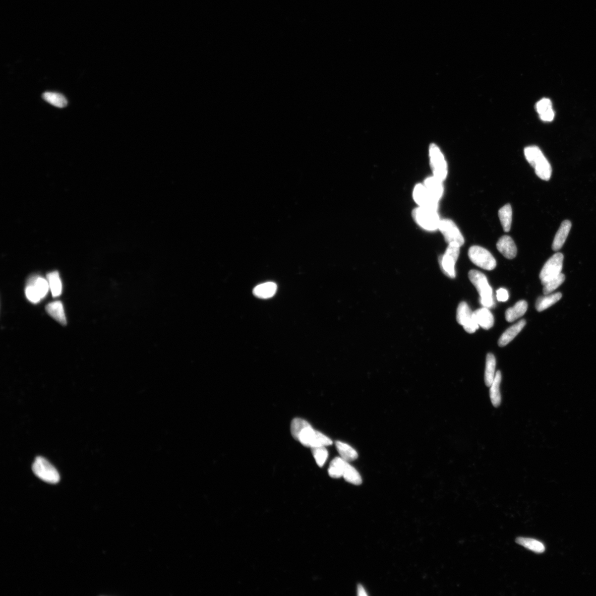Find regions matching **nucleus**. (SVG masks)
Wrapping results in <instances>:
<instances>
[{"instance_id": "f257e3e1", "label": "nucleus", "mask_w": 596, "mask_h": 596, "mask_svg": "<svg viewBox=\"0 0 596 596\" xmlns=\"http://www.w3.org/2000/svg\"><path fill=\"white\" fill-rule=\"evenodd\" d=\"M525 157L529 164L535 170L537 177L544 180H549L552 174V169L549 161L537 146H529L525 149Z\"/></svg>"}, {"instance_id": "f03ea898", "label": "nucleus", "mask_w": 596, "mask_h": 596, "mask_svg": "<svg viewBox=\"0 0 596 596\" xmlns=\"http://www.w3.org/2000/svg\"><path fill=\"white\" fill-rule=\"evenodd\" d=\"M468 276L472 284L476 287L480 295V301L482 306L490 308L494 305L492 288L488 284L486 276L481 272L475 270L470 271Z\"/></svg>"}, {"instance_id": "7ed1b4c3", "label": "nucleus", "mask_w": 596, "mask_h": 596, "mask_svg": "<svg viewBox=\"0 0 596 596\" xmlns=\"http://www.w3.org/2000/svg\"><path fill=\"white\" fill-rule=\"evenodd\" d=\"M412 217L418 226L428 232L438 229L441 219L437 210L418 207L412 212Z\"/></svg>"}, {"instance_id": "20e7f679", "label": "nucleus", "mask_w": 596, "mask_h": 596, "mask_svg": "<svg viewBox=\"0 0 596 596\" xmlns=\"http://www.w3.org/2000/svg\"><path fill=\"white\" fill-rule=\"evenodd\" d=\"M35 475L44 481L57 483L60 480V476L56 468L47 459L42 457L36 458L32 466Z\"/></svg>"}, {"instance_id": "39448f33", "label": "nucleus", "mask_w": 596, "mask_h": 596, "mask_svg": "<svg viewBox=\"0 0 596 596\" xmlns=\"http://www.w3.org/2000/svg\"><path fill=\"white\" fill-rule=\"evenodd\" d=\"M460 247L455 244H448L445 253L438 257L441 271L449 278H456L455 265L460 253Z\"/></svg>"}, {"instance_id": "423d86ee", "label": "nucleus", "mask_w": 596, "mask_h": 596, "mask_svg": "<svg viewBox=\"0 0 596 596\" xmlns=\"http://www.w3.org/2000/svg\"><path fill=\"white\" fill-rule=\"evenodd\" d=\"M471 261L483 270L491 271L496 267V261L492 254L486 249L478 246H473L468 251Z\"/></svg>"}, {"instance_id": "0eeeda50", "label": "nucleus", "mask_w": 596, "mask_h": 596, "mask_svg": "<svg viewBox=\"0 0 596 596\" xmlns=\"http://www.w3.org/2000/svg\"><path fill=\"white\" fill-rule=\"evenodd\" d=\"M430 165L434 177L443 181L448 175L447 164L440 149L438 146L432 144L429 149Z\"/></svg>"}, {"instance_id": "6e6552de", "label": "nucleus", "mask_w": 596, "mask_h": 596, "mask_svg": "<svg viewBox=\"0 0 596 596\" xmlns=\"http://www.w3.org/2000/svg\"><path fill=\"white\" fill-rule=\"evenodd\" d=\"M563 261L564 255L558 252L554 254L546 261L539 275L542 285H545L546 283L561 274L563 269Z\"/></svg>"}, {"instance_id": "1a4fd4ad", "label": "nucleus", "mask_w": 596, "mask_h": 596, "mask_svg": "<svg viewBox=\"0 0 596 596\" xmlns=\"http://www.w3.org/2000/svg\"><path fill=\"white\" fill-rule=\"evenodd\" d=\"M438 230L443 234L445 241L448 244H455L461 247L465 243L464 238L457 225L452 220L444 219L439 223Z\"/></svg>"}, {"instance_id": "9d476101", "label": "nucleus", "mask_w": 596, "mask_h": 596, "mask_svg": "<svg viewBox=\"0 0 596 596\" xmlns=\"http://www.w3.org/2000/svg\"><path fill=\"white\" fill-rule=\"evenodd\" d=\"M458 323L462 325L469 334L475 333L479 328L473 312L467 302L463 301L459 304L457 311Z\"/></svg>"}, {"instance_id": "9b49d317", "label": "nucleus", "mask_w": 596, "mask_h": 596, "mask_svg": "<svg viewBox=\"0 0 596 596\" xmlns=\"http://www.w3.org/2000/svg\"><path fill=\"white\" fill-rule=\"evenodd\" d=\"M413 198L418 207L438 210L439 201L430 194L423 184L415 185L413 190Z\"/></svg>"}, {"instance_id": "f8f14e48", "label": "nucleus", "mask_w": 596, "mask_h": 596, "mask_svg": "<svg viewBox=\"0 0 596 596\" xmlns=\"http://www.w3.org/2000/svg\"><path fill=\"white\" fill-rule=\"evenodd\" d=\"M496 247L498 251L507 259L511 260L517 255V246L510 236H504L500 238L497 242Z\"/></svg>"}, {"instance_id": "ddd939ff", "label": "nucleus", "mask_w": 596, "mask_h": 596, "mask_svg": "<svg viewBox=\"0 0 596 596\" xmlns=\"http://www.w3.org/2000/svg\"><path fill=\"white\" fill-rule=\"evenodd\" d=\"M424 187L432 197L439 201L442 197L444 193L443 181L438 178L433 177H428L424 179L423 182Z\"/></svg>"}, {"instance_id": "4468645a", "label": "nucleus", "mask_w": 596, "mask_h": 596, "mask_svg": "<svg viewBox=\"0 0 596 596\" xmlns=\"http://www.w3.org/2000/svg\"><path fill=\"white\" fill-rule=\"evenodd\" d=\"M478 325L482 329L489 330L494 325V317L487 307H482L473 312Z\"/></svg>"}, {"instance_id": "2eb2a0df", "label": "nucleus", "mask_w": 596, "mask_h": 596, "mask_svg": "<svg viewBox=\"0 0 596 596\" xmlns=\"http://www.w3.org/2000/svg\"><path fill=\"white\" fill-rule=\"evenodd\" d=\"M526 324V321L525 320L523 319L506 330L505 333L501 335L499 342H498L499 346L500 347H504L509 344L524 329Z\"/></svg>"}, {"instance_id": "dca6fc26", "label": "nucleus", "mask_w": 596, "mask_h": 596, "mask_svg": "<svg viewBox=\"0 0 596 596\" xmlns=\"http://www.w3.org/2000/svg\"><path fill=\"white\" fill-rule=\"evenodd\" d=\"M571 228V223L569 221H565L561 224V226L556 233L553 242L552 248L554 251H557L563 247L567 238Z\"/></svg>"}, {"instance_id": "f3484780", "label": "nucleus", "mask_w": 596, "mask_h": 596, "mask_svg": "<svg viewBox=\"0 0 596 596\" xmlns=\"http://www.w3.org/2000/svg\"><path fill=\"white\" fill-rule=\"evenodd\" d=\"M536 109L540 118L544 121H551L555 116L551 101L548 99H541L536 105Z\"/></svg>"}, {"instance_id": "a211bd4d", "label": "nucleus", "mask_w": 596, "mask_h": 596, "mask_svg": "<svg viewBox=\"0 0 596 596\" xmlns=\"http://www.w3.org/2000/svg\"><path fill=\"white\" fill-rule=\"evenodd\" d=\"M46 309L48 314H50L53 318L62 325H66L65 311L61 301H56L51 302L46 306Z\"/></svg>"}, {"instance_id": "6ab92c4d", "label": "nucleus", "mask_w": 596, "mask_h": 596, "mask_svg": "<svg viewBox=\"0 0 596 596\" xmlns=\"http://www.w3.org/2000/svg\"><path fill=\"white\" fill-rule=\"evenodd\" d=\"M277 290L275 283L266 282L257 286L253 290V295L261 299H268L274 296Z\"/></svg>"}, {"instance_id": "aec40b11", "label": "nucleus", "mask_w": 596, "mask_h": 596, "mask_svg": "<svg viewBox=\"0 0 596 596\" xmlns=\"http://www.w3.org/2000/svg\"><path fill=\"white\" fill-rule=\"evenodd\" d=\"M502 380V375L500 370L496 373L495 377L490 386V397L493 407H499L501 403V395L500 393V384Z\"/></svg>"}, {"instance_id": "412c9836", "label": "nucleus", "mask_w": 596, "mask_h": 596, "mask_svg": "<svg viewBox=\"0 0 596 596\" xmlns=\"http://www.w3.org/2000/svg\"><path fill=\"white\" fill-rule=\"evenodd\" d=\"M528 304L525 300L518 301L514 307L508 309L505 312L506 319L508 322H514L524 315L527 311Z\"/></svg>"}, {"instance_id": "4be33fe9", "label": "nucleus", "mask_w": 596, "mask_h": 596, "mask_svg": "<svg viewBox=\"0 0 596 596\" xmlns=\"http://www.w3.org/2000/svg\"><path fill=\"white\" fill-rule=\"evenodd\" d=\"M336 447L341 458L346 462H353L358 458V453L349 444L341 441L336 442Z\"/></svg>"}, {"instance_id": "5701e85b", "label": "nucleus", "mask_w": 596, "mask_h": 596, "mask_svg": "<svg viewBox=\"0 0 596 596\" xmlns=\"http://www.w3.org/2000/svg\"><path fill=\"white\" fill-rule=\"evenodd\" d=\"M561 298V293L559 292L553 295L540 297L536 301V309L539 312L545 310L560 300Z\"/></svg>"}, {"instance_id": "b1692460", "label": "nucleus", "mask_w": 596, "mask_h": 596, "mask_svg": "<svg viewBox=\"0 0 596 596\" xmlns=\"http://www.w3.org/2000/svg\"><path fill=\"white\" fill-rule=\"evenodd\" d=\"M496 363L494 355L492 354H488L486 356L485 372V383L487 387H490L495 378Z\"/></svg>"}, {"instance_id": "393cba45", "label": "nucleus", "mask_w": 596, "mask_h": 596, "mask_svg": "<svg viewBox=\"0 0 596 596\" xmlns=\"http://www.w3.org/2000/svg\"><path fill=\"white\" fill-rule=\"evenodd\" d=\"M47 278L53 297H57L60 296L62 292V283L60 273L57 271L49 273Z\"/></svg>"}, {"instance_id": "a878e982", "label": "nucleus", "mask_w": 596, "mask_h": 596, "mask_svg": "<svg viewBox=\"0 0 596 596\" xmlns=\"http://www.w3.org/2000/svg\"><path fill=\"white\" fill-rule=\"evenodd\" d=\"M501 226L505 232H509L512 226V210L510 204H507L499 211Z\"/></svg>"}, {"instance_id": "bb28decb", "label": "nucleus", "mask_w": 596, "mask_h": 596, "mask_svg": "<svg viewBox=\"0 0 596 596\" xmlns=\"http://www.w3.org/2000/svg\"><path fill=\"white\" fill-rule=\"evenodd\" d=\"M42 97L48 103L58 108H63L67 105L65 97L60 93L46 92L44 93Z\"/></svg>"}, {"instance_id": "cd10ccee", "label": "nucleus", "mask_w": 596, "mask_h": 596, "mask_svg": "<svg viewBox=\"0 0 596 596\" xmlns=\"http://www.w3.org/2000/svg\"><path fill=\"white\" fill-rule=\"evenodd\" d=\"M516 543L525 548L537 553H542L545 551V546L541 542L534 539L519 537L516 539Z\"/></svg>"}, {"instance_id": "c85d7f7f", "label": "nucleus", "mask_w": 596, "mask_h": 596, "mask_svg": "<svg viewBox=\"0 0 596 596\" xmlns=\"http://www.w3.org/2000/svg\"><path fill=\"white\" fill-rule=\"evenodd\" d=\"M348 462L341 457H336L330 463L328 473L330 477L338 478L343 477V474Z\"/></svg>"}, {"instance_id": "c756f323", "label": "nucleus", "mask_w": 596, "mask_h": 596, "mask_svg": "<svg viewBox=\"0 0 596 596\" xmlns=\"http://www.w3.org/2000/svg\"><path fill=\"white\" fill-rule=\"evenodd\" d=\"M346 481L355 485H360L362 482L359 473L356 469L347 462L345 468L343 477Z\"/></svg>"}, {"instance_id": "7c9ffc66", "label": "nucleus", "mask_w": 596, "mask_h": 596, "mask_svg": "<svg viewBox=\"0 0 596 596\" xmlns=\"http://www.w3.org/2000/svg\"><path fill=\"white\" fill-rule=\"evenodd\" d=\"M28 284L35 286L42 299L47 296L50 288L48 280L39 276H35L30 278Z\"/></svg>"}, {"instance_id": "2f4dec72", "label": "nucleus", "mask_w": 596, "mask_h": 596, "mask_svg": "<svg viewBox=\"0 0 596 596\" xmlns=\"http://www.w3.org/2000/svg\"><path fill=\"white\" fill-rule=\"evenodd\" d=\"M310 425V424L308 422L302 418H296L293 419L291 427L293 437L298 441L301 432Z\"/></svg>"}, {"instance_id": "473e14b6", "label": "nucleus", "mask_w": 596, "mask_h": 596, "mask_svg": "<svg viewBox=\"0 0 596 596\" xmlns=\"http://www.w3.org/2000/svg\"><path fill=\"white\" fill-rule=\"evenodd\" d=\"M311 448L312 455L315 459L317 466L323 467L329 456L328 451L325 447H316Z\"/></svg>"}, {"instance_id": "72a5a7b5", "label": "nucleus", "mask_w": 596, "mask_h": 596, "mask_svg": "<svg viewBox=\"0 0 596 596\" xmlns=\"http://www.w3.org/2000/svg\"><path fill=\"white\" fill-rule=\"evenodd\" d=\"M565 280V276L563 273L558 277L554 278V279L549 281L543 285V293L544 295H550V293L554 291L556 288H558L561 286Z\"/></svg>"}, {"instance_id": "f704fd0d", "label": "nucleus", "mask_w": 596, "mask_h": 596, "mask_svg": "<svg viewBox=\"0 0 596 596\" xmlns=\"http://www.w3.org/2000/svg\"><path fill=\"white\" fill-rule=\"evenodd\" d=\"M332 444H333V441H332L330 438L324 435V434L316 431L311 448L326 447L331 445Z\"/></svg>"}, {"instance_id": "c9c22d12", "label": "nucleus", "mask_w": 596, "mask_h": 596, "mask_svg": "<svg viewBox=\"0 0 596 596\" xmlns=\"http://www.w3.org/2000/svg\"><path fill=\"white\" fill-rule=\"evenodd\" d=\"M25 293L27 299L33 302V303H37V302H40L42 299L36 288L33 285L28 284L26 288Z\"/></svg>"}, {"instance_id": "e433bc0d", "label": "nucleus", "mask_w": 596, "mask_h": 596, "mask_svg": "<svg viewBox=\"0 0 596 596\" xmlns=\"http://www.w3.org/2000/svg\"><path fill=\"white\" fill-rule=\"evenodd\" d=\"M496 293V297L498 301L505 302L509 299V293H508L507 290L504 289V288H500V289L497 291Z\"/></svg>"}, {"instance_id": "4c0bfd02", "label": "nucleus", "mask_w": 596, "mask_h": 596, "mask_svg": "<svg viewBox=\"0 0 596 596\" xmlns=\"http://www.w3.org/2000/svg\"><path fill=\"white\" fill-rule=\"evenodd\" d=\"M358 596H367V594L366 593L365 590H364V589L363 588L362 586L359 585L358 586Z\"/></svg>"}]
</instances>
